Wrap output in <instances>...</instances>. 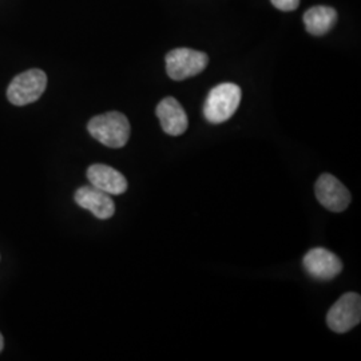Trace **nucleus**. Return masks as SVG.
Returning <instances> with one entry per match:
<instances>
[{"label":"nucleus","mask_w":361,"mask_h":361,"mask_svg":"<svg viewBox=\"0 0 361 361\" xmlns=\"http://www.w3.org/2000/svg\"><path fill=\"white\" fill-rule=\"evenodd\" d=\"M87 130L92 138L111 149L123 147L130 138L129 119L118 111L94 116Z\"/></svg>","instance_id":"nucleus-1"},{"label":"nucleus","mask_w":361,"mask_h":361,"mask_svg":"<svg viewBox=\"0 0 361 361\" xmlns=\"http://www.w3.org/2000/svg\"><path fill=\"white\" fill-rule=\"evenodd\" d=\"M241 102V89L234 83H221L207 94L204 116L210 123H222L231 119Z\"/></svg>","instance_id":"nucleus-2"},{"label":"nucleus","mask_w":361,"mask_h":361,"mask_svg":"<svg viewBox=\"0 0 361 361\" xmlns=\"http://www.w3.org/2000/svg\"><path fill=\"white\" fill-rule=\"evenodd\" d=\"M46 86L47 75L42 70L32 68L13 78L7 90V98L15 106H26L38 101Z\"/></svg>","instance_id":"nucleus-3"},{"label":"nucleus","mask_w":361,"mask_h":361,"mask_svg":"<svg viewBox=\"0 0 361 361\" xmlns=\"http://www.w3.org/2000/svg\"><path fill=\"white\" fill-rule=\"evenodd\" d=\"M361 297L349 292L340 297L326 314V324L336 334H345L360 324Z\"/></svg>","instance_id":"nucleus-4"},{"label":"nucleus","mask_w":361,"mask_h":361,"mask_svg":"<svg viewBox=\"0 0 361 361\" xmlns=\"http://www.w3.org/2000/svg\"><path fill=\"white\" fill-rule=\"evenodd\" d=\"M209 63L205 52L176 49L166 55V71L173 80H183L201 74Z\"/></svg>","instance_id":"nucleus-5"},{"label":"nucleus","mask_w":361,"mask_h":361,"mask_svg":"<svg viewBox=\"0 0 361 361\" xmlns=\"http://www.w3.org/2000/svg\"><path fill=\"white\" fill-rule=\"evenodd\" d=\"M314 193L319 202L325 209L335 213L344 212L350 204L348 189L332 174L328 173H324L319 177L314 186Z\"/></svg>","instance_id":"nucleus-6"},{"label":"nucleus","mask_w":361,"mask_h":361,"mask_svg":"<svg viewBox=\"0 0 361 361\" xmlns=\"http://www.w3.org/2000/svg\"><path fill=\"white\" fill-rule=\"evenodd\" d=\"M305 271L316 280L329 281L343 271V262L325 247H313L302 258Z\"/></svg>","instance_id":"nucleus-7"},{"label":"nucleus","mask_w":361,"mask_h":361,"mask_svg":"<svg viewBox=\"0 0 361 361\" xmlns=\"http://www.w3.org/2000/svg\"><path fill=\"white\" fill-rule=\"evenodd\" d=\"M162 130L173 137L182 135L189 126L188 116L180 102L171 97L164 98L155 110Z\"/></svg>","instance_id":"nucleus-8"},{"label":"nucleus","mask_w":361,"mask_h":361,"mask_svg":"<svg viewBox=\"0 0 361 361\" xmlns=\"http://www.w3.org/2000/svg\"><path fill=\"white\" fill-rule=\"evenodd\" d=\"M74 198L79 207L90 210L97 219H111L116 213V205L110 194L104 193L92 185L78 189Z\"/></svg>","instance_id":"nucleus-9"},{"label":"nucleus","mask_w":361,"mask_h":361,"mask_svg":"<svg viewBox=\"0 0 361 361\" xmlns=\"http://www.w3.org/2000/svg\"><path fill=\"white\" fill-rule=\"evenodd\" d=\"M87 178L92 186L111 195H119L128 190V180L125 178V176L107 165H91L87 169Z\"/></svg>","instance_id":"nucleus-10"},{"label":"nucleus","mask_w":361,"mask_h":361,"mask_svg":"<svg viewBox=\"0 0 361 361\" xmlns=\"http://www.w3.org/2000/svg\"><path fill=\"white\" fill-rule=\"evenodd\" d=\"M336 22L337 13L332 7L316 6L304 13V23L307 27V31L316 37L325 35L326 32H329L335 27Z\"/></svg>","instance_id":"nucleus-11"},{"label":"nucleus","mask_w":361,"mask_h":361,"mask_svg":"<svg viewBox=\"0 0 361 361\" xmlns=\"http://www.w3.org/2000/svg\"><path fill=\"white\" fill-rule=\"evenodd\" d=\"M273 6L281 11H295L300 6V0H271Z\"/></svg>","instance_id":"nucleus-12"},{"label":"nucleus","mask_w":361,"mask_h":361,"mask_svg":"<svg viewBox=\"0 0 361 361\" xmlns=\"http://www.w3.org/2000/svg\"><path fill=\"white\" fill-rule=\"evenodd\" d=\"M3 347H4V340H3V336L0 334V352L3 350Z\"/></svg>","instance_id":"nucleus-13"}]
</instances>
